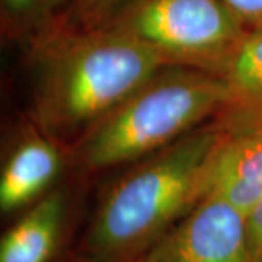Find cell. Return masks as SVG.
I'll return each mask as SVG.
<instances>
[{"mask_svg":"<svg viewBox=\"0 0 262 262\" xmlns=\"http://www.w3.org/2000/svg\"><path fill=\"white\" fill-rule=\"evenodd\" d=\"M130 0H72L64 22L79 28H98L106 24Z\"/></svg>","mask_w":262,"mask_h":262,"instance_id":"8fae6325","label":"cell"},{"mask_svg":"<svg viewBox=\"0 0 262 262\" xmlns=\"http://www.w3.org/2000/svg\"><path fill=\"white\" fill-rule=\"evenodd\" d=\"M246 31L262 28V0H222Z\"/></svg>","mask_w":262,"mask_h":262,"instance_id":"7c38bea8","label":"cell"},{"mask_svg":"<svg viewBox=\"0 0 262 262\" xmlns=\"http://www.w3.org/2000/svg\"><path fill=\"white\" fill-rule=\"evenodd\" d=\"M223 77L230 89L225 113L262 118V28L248 31Z\"/></svg>","mask_w":262,"mask_h":262,"instance_id":"9c48e42d","label":"cell"},{"mask_svg":"<svg viewBox=\"0 0 262 262\" xmlns=\"http://www.w3.org/2000/svg\"><path fill=\"white\" fill-rule=\"evenodd\" d=\"M222 120L198 127L128 172L105 195L88 239L98 261L139 258L207 195Z\"/></svg>","mask_w":262,"mask_h":262,"instance_id":"7a4b0ae2","label":"cell"},{"mask_svg":"<svg viewBox=\"0 0 262 262\" xmlns=\"http://www.w3.org/2000/svg\"><path fill=\"white\" fill-rule=\"evenodd\" d=\"M222 76L166 66L89 128L80 144L86 168L105 169L165 149L229 108Z\"/></svg>","mask_w":262,"mask_h":262,"instance_id":"3957f363","label":"cell"},{"mask_svg":"<svg viewBox=\"0 0 262 262\" xmlns=\"http://www.w3.org/2000/svg\"><path fill=\"white\" fill-rule=\"evenodd\" d=\"M64 0H2V15L13 31L38 29L50 25V18Z\"/></svg>","mask_w":262,"mask_h":262,"instance_id":"30bf717a","label":"cell"},{"mask_svg":"<svg viewBox=\"0 0 262 262\" xmlns=\"http://www.w3.org/2000/svg\"><path fill=\"white\" fill-rule=\"evenodd\" d=\"M223 131L208 169V192H214L245 217L262 198V118L223 113Z\"/></svg>","mask_w":262,"mask_h":262,"instance_id":"8992f818","label":"cell"},{"mask_svg":"<svg viewBox=\"0 0 262 262\" xmlns=\"http://www.w3.org/2000/svg\"><path fill=\"white\" fill-rule=\"evenodd\" d=\"M66 201L60 191L42 196L0 242V262H48L56 249Z\"/></svg>","mask_w":262,"mask_h":262,"instance_id":"ba28073f","label":"cell"},{"mask_svg":"<svg viewBox=\"0 0 262 262\" xmlns=\"http://www.w3.org/2000/svg\"><path fill=\"white\" fill-rule=\"evenodd\" d=\"M61 169L60 151L51 141L31 137L9 156L0 177V208L10 213L34 201Z\"/></svg>","mask_w":262,"mask_h":262,"instance_id":"52a82bcc","label":"cell"},{"mask_svg":"<svg viewBox=\"0 0 262 262\" xmlns=\"http://www.w3.org/2000/svg\"><path fill=\"white\" fill-rule=\"evenodd\" d=\"M246 222L252 261L262 262V198L246 217Z\"/></svg>","mask_w":262,"mask_h":262,"instance_id":"4fadbf2b","label":"cell"},{"mask_svg":"<svg viewBox=\"0 0 262 262\" xmlns=\"http://www.w3.org/2000/svg\"><path fill=\"white\" fill-rule=\"evenodd\" d=\"M34 105L50 134L92 128L166 61L140 41L110 27L50 24L37 32Z\"/></svg>","mask_w":262,"mask_h":262,"instance_id":"6da1fadb","label":"cell"},{"mask_svg":"<svg viewBox=\"0 0 262 262\" xmlns=\"http://www.w3.org/2000/svg\"><path fill=\"white\" fill-rule=\"evenodd\" d=\"M102 27L140 41L168 66L222 77L248 34L222 0H130Z\"/></svg>","mask_w":262,"mask_h":262,"instance_id":"277c9868","label":"cell"},{"mask_svg":"<svg viewBox=\"0 0 262 262\" xmlns=\"http://www.w3.org/2000/svg\"><path fill=\"white\" fill-rule=\"evenodd\" d=\"M136 262H253L246 217L208 192Z\"/></svg>","mask_w":262,"mask_h":262,"instance_id":"5b68a950","label":"cell"}]
</instances>
